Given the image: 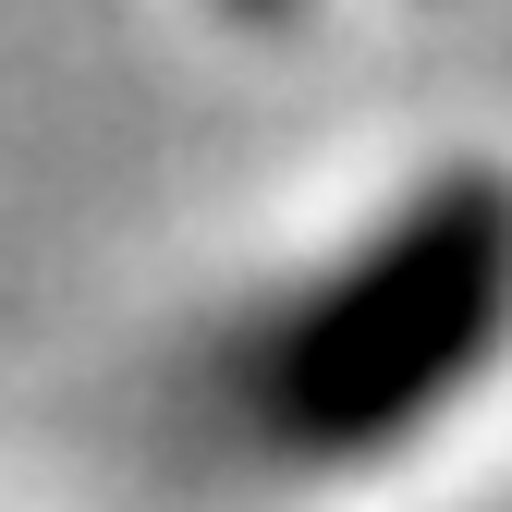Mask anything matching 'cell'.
Instances as JSON below:
<instances>
[{"instance_id":"6da1fadb","label":"cell","mask_w":512,"mask_h":512,"mask_svg":"<svg viewBox=\"0 0 512 512\" xmlns=\"http://www.w3.org/2000/svg\"><path fill=\"white\" fill-rule=\"evenodd\" d=\"M512 378V147H439L269 244L147 366L159 464L220 512H330Z\"/></svg>"}]
</instances>
